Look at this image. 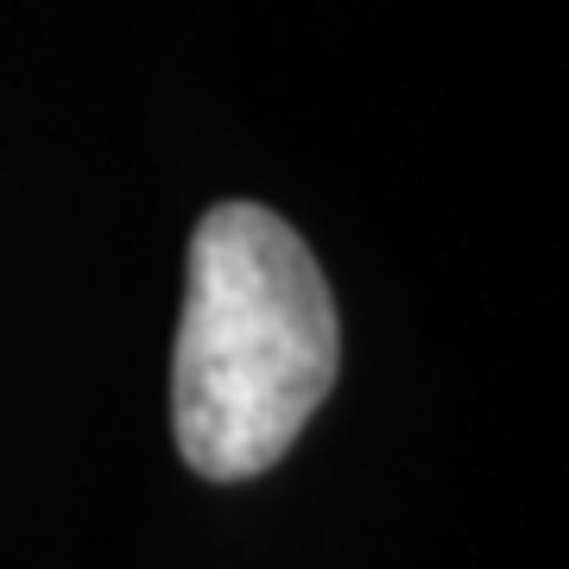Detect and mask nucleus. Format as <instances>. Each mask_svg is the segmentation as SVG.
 Instances as JSON below:
<instances>
[{"instance_id": "obj_1", "label": "nucleus", "mask_w": 569, "mask_h": 569, "mask_svg": "<svg viewBox=\"0 0 569 569\" xmlns=\"http://www.w3.org/2000/svg\"><path fill=\"white\" fill-rule=\"evenodd\" d=\"M336 305L305 234L260 203H216L190 234L171 355V430L203 481H253L336 387Z\"/></svg>"}]
</instances>
